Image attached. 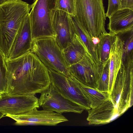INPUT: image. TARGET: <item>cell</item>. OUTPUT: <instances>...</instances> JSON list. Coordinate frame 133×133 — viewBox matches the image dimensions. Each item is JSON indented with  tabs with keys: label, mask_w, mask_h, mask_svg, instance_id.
<instances>
[{
	"label": "cell",
	"mask_w": 133,
	"mask_h": 133,
	"mask_svg": "<svg viewBox=\"0 0 133 133\" xmlns=\"http://www.w3.org/2000/svg\"><path fill=\"white\" fill-rule=\"evenodd\" d=\"M56 9L75 16L76 14V0H57Z\"/></svg>",
	"instance_id": "cell-24"
},
{
	"label": "cell",
	"mask_w": 133,
	"mask_h": 133,
	"mask_svg": "<svg viewBox=\"0 0 133 133\" xmlns=\"http://www.w3.org/2000/svg\"><path fill=\"white\" fill-rule=\"evenodd\" d=\"M52 22L55 39L63 50L71 43L75 33L71 16L65 12L56 10L52 14Z\"/></svg>",
	"instance_id": "cell-12"
},
{
	"label": "cell",
	"mask_w": 133,
	"mask_h": 133,
	"mask_svg": "<svg viewBox=\"0 0 133 133\" xmlns=\"http://www.w3.org/2000/svg\"><path fill=\"white\" fill-rule=\"evenodd\" d=\"M92 41L93 43L95 45H97L99 41V39L98 37H92Z\"/></svg>",
	"instance_id": "cell-27"
},
{
	"label": "cell",
	"mask_w": 133,
	"mask_h": 133,
	"mask_svg": "<svg viewBox=\"0 0 133 133\" xmlns=\"http://www.w3.org/2000/svg\"><path fill=\"white\" fill-rule=\"evenodd\" d=\"M38 102L43 109L61 114L72 112L81 114L82 108L61 94L51 84L41 93Z\"/></svg>",
	"instance_id": "cell-8"
},
{
	"label": "cell",
	"mask_w": 133,
	"mask_h": 133,
	"mask_svg": "<svg viewBox=\"0 0 133 133\" xmlns=\"http://www.w3.org/2000/svg\"><path fill=\"white\" fill-rule=\"evenodd\" d=\"M76 4L75 17L91 37L107 32L103 0H76Z\"/></svg>",
	"instance_id": "cell-2"
},
{
	"label": "cell",
	"mask_w": 133,
	"mask_h": 133,
	"mask_svg": "<svg viewBox=\"0 0 133 133\" xmlns=\"http://www.w3.org/2000/svg\"><path fill=\"white\" fill-rule=\"evenodd\" d=\"M116 35L124 42L122 61L133 59V29Z\"/></svg>",
	"instance_id": "cell-21"
},
{
	"label": "cell",
	"mask_w": 133,
	"mask_h": 133,
	"mask_svg": "<svg viewBox=\"0 0 133 133\" xmlns=\"http://www.w3.org/2000/svg\"><path fill=\"white\" fill-rule=\"evenodd\" d=\"M109 18L108 28L110 32L116 35L133 29V10L120 9Z\"/></svg>",
	"instance_id": "cell-15"
},
{
	"label": "cell",
	"mask_w": 133,
	"mask_h": 133,
	"mask_svg": "<svg viewBox=\"0 0 133 133\" xmlns=\"http://www.w3.org/2000/svg\"><path fill=\"white\" fill-rule=\"evenodd\" d=\"M110 98L120 115L133 104V59L122 61Z\"/></svg>",
	"instance_id": "cell-4"
},
{
	"label": "cell",
	"mask_w": 133,
	"mask_h": 133,
	"mask_svg": "<svg viewBox=\"0 0 133 133\" xmlns=\"http://www.w3.org/2000/svg\"><path fill=\"white\" fill-rule=\"evenodd\" d=\"M4 116H5V115L3 113L0 112V120Z\"/></svg>",
	"instance_id": "cell-28"
},
{
	"label": "cell",
	"mask_w": 133,
	"mask_h": 133,
	"mask_svg": "<svg viewBox=\"0 0 133 133\" xmlns=\"http://www.w3.org/2000/svg\"><path fill=\"white\" fill-rule=\"evenodd\" d=\"M123 41L116 35L115 40L111 46L109 56V94L112 91L121 68L123 56Z\"/></svg>",
	"instance_id": "cell-16"
},
{
	"label": "cell",
	"mask_w": 133,
	"mask_h": 133,
	"mask_svg": "<svg viewBox=\"0 0 133 133\" xmlns=\"http://www.w3.org/2000/svg\"><path fill=\"white\" fill-rule=\"evenodd\" d=\"M62 51L68 66L79 62L86 53L88 52L81 39L75 33L71 42Z\"/></svg>",
	"instance_id": "cell-17"
},
{
	"label": "cell",
	"mask_w": 133,
	"mask_h": 133,
	"mask_svg": "<svg viewBox=\"0 0 133 133\" xmlns=\"http://www.w3.org/2000/svg\"><path fill=\"white\" fill-rule=\"evenodd\" d=\"M8 0H0V5L5 2Z\"/></svg>",
	"instance_id": "cell-29"
},
{
	"label": "cell",
	"mask_w": 133,
	"mask_h": 133,
	"mask_svg": "<svg viewBox=\"0 0 133 133\" xmlns=\"http://www.w3.org/2000/svg\"><path fill=\"white\" fill-rule=\"evenodd\" d=\"M31 9L22 0H8L0 5V33L7 37L15 35Z\"/></svg>",
	"instance_id": "cell-6"
},
{
	"label": "cell",
	"mask_w": 133,
	"mask_h": 133,
	"mask_svg": "<svg viewBox=\"0 0 133 133\" xmlns=\"http://www.w3.org/2000/svg\"><path fill=\"white\" fill-rule=\"evenodd\" d=\"M30 52L48 70L67 77L71 76L62 50L58 45L55 38L46 37L34 39Z\"/></svg>",
	"instance_id": "cell-3"
},
{
	"label": "cell",
	"mask_w": 133,
	"mask_h": 133,
	"mask_svg": "<svg viewBox=\"0 0 133 133\" xmlns=\"http://www.w3.org/2000/svg\"><path fill=\"white\" fill-rule=\"evenodd\" d=\"M109 59L99 66L100 77L97 88L98 90L108 93L109 82Z\"/></svg>",
	"instance_id": "cell-22"
},
{
	"label": "cell",
	"mask_w": 133,
	"mask_h": 133,
	"mask_svg": "<svg viewBox=\"0 0 133 133\" xmlns=\"http://www.w3.org/2000/svg\"><path fill=\"white\" fill-rule=\"evenodd\" d=\"M79 82L83 92L89 101L91 108L97 106L110 99L108 92L99 91L96 88L88 86Z\"/></svg>",
	"instance_id": "cell-20"
},
{
	"label": "cell",
	"mask_w": 133,
	"mask_h": 133,
	"mask_svg": "<svg viewBox=\"0 0 133 133\" xmlns=\"http://www.w3.org/2000/svg\"><path fill=\"white\" fill-rule=\"evenodd\" d=\"M5 61L7 80L5 94L35 95L41 93L50 84L48 69L31 52Z\"/></svg>",
	"instance_id": "cell-1"
},
{
	"label": "cell",
	"mask_w": 133,
	"mask_h": 133,
	"mask_svg": "<svg viewBox=\"0 0 133 133\" xmlns=\"http://www.w3.org/2000/svg\"><path fill=\"white\" fill-rule=\"evenodd\" d=\"M70 75L78 82L88 86L97 88L100 77L99 67L88 52L78 62L69 66Z\"/></svg>",
	"instance_id": "cell-10"
},
{
	"label": "cell",
	"mask_w": 133,
	"mask_h": 133,
	"mask_svg": "<svg viewBox=\"0 0 133 133\" xmlns=\"http://www.w3.org/2000/svg\"><path fill=\"white\" fill-rule=\"evenodd\" d=\"M116 35L109 32L101 34L98 37L99 41L96 45V48L100 65L109 59L111 46Z\"/></svg>",
	"instance_id": "cell-19"
},
{
	"label": "cell",
	"mask_w": 133,
	"mask_h": 133,
	"mask_svg": "<svg viewBox=\"0 0 133 133\" xmlns=\"http://www.w3.org/2000/svg\"><path fill=\"white\" fill-rule=\"evenodd\" d=\"M48 71L51 84L61 94L84 110L91 109L89 100L75 78L71 75L68 77L51 70Z\"/></svg>",
	"instance_id": "cell-7"
},
{
	"label": "cell",
	"mask_w": 133,
	"mask_h": 133,
	"mask_svg": "<svg viewBox=\"0 0 133 133\" xmlns=\"http://www.w3.org/2000/svg\"><path fill=\"white\" fill-rule=\"evenodd\" d=\"M2 95L1 93H0V99L2 98Z\"/></svg>",
	"instance_id": "cell-30"
},
{
	"label": "cell",
	"mask_w": 133,
	"mask_h": 133,
	"mask_svg": "<svg viewBox=\"0 0 133 133\" xmlns=\"http://www.w3.org/2000/svg\"><path fill=\"white\" fill-rule=\"evenodd\" d=\"M35 95H2L0 99V112L5 116L25 113L39 107Z\"/></svg>",
	"instance_id": "cell-11"
},
{
	"label": "cell",
	"mask_w": 133,
	"mask_h": 133,
	"mask_svg": "<svg viewBox=\"0 0 133 133\" xmlns=\"http://www.w3.org/2000/svg\"><path fill=\"white\" fill-rule=\"evenodd\" d=\"M7 70L3 55L0 51V93L6 94L7 87Z\"/></svg>",
	"instance_id": "cell-23"
},
{
	"label": "cell",
	"mask_w": 133,
	"mask_h": 133,
	"mask_svg": "<svg viewBox=\"0 0 133 133\" xmlns=\"http://www.w3.org/2000/svg\"><path fill=\"white\" fill-rule=\"evenodd\" d=\"M120 0H108V4L106 17L109 18L119 9H121Z\"/></svg>",
	"instance_id": "cell-25"
},
{
	"label": "cell",
	"mask_w": 133,
	"mask_h": 133,
	"mask_svg": "<svg viewBox=\"0 0 133 133\" xmlns=\"http://www.w3.org/2000/svg\"><path fill=\"white\" fill-rule=\"evenodd\" d=\"M5 116L15 121V124L17 125L55 126L68 121L61 114L44 109L38 110L37 108L25 113L16 115L7 114Z\"/></svg>",
	"instance_id": "cell-9"
},
{
	"label": "cell",
	"mask_w": 133,
	"mask_h": 133,
	"mask_svg": "<svg viewBox=\"0 0 133 133\" xmlns=\"http://www.w3.org/2000/svg\"><path fill=\"white\" fill-rule=\"evenodd\" d=\"M87 120L90 125L109 123L120 116L118 110L110 98L97 106L88 110Z\"/></svg>",
	"instance_id": "cell-14"
},
{
	"label": "cell",
	"mask_w": 133,
	"mask_h": 133,
	"mask_svg": "<svg viewBox=\"0 0 133 133\" xmlns=\"http://www.w3.org/2000/svg\"><path fill=\"white\" fill-rule=\"evenodd\" d=\"M121 8H129L133 10V0H120Z\"/></svg>",
	"instance_id": "cell-26"
},
{
	"label": "cell",
	"mask_w": 133,
	"mask_h": 133,
	"mask_svg": "<svg viewBox=\"0 0 133 133\" xmlns=\"http://www.w3.org/2000/svg\"><path fill=\"white\" fill-rule=\"evenodd\" d=\"M33 41L29 14L18 30L8 58H16L30 52Z\"/></svg>",
	"instance_id": "cell-13"
},
{
	"label": "cell",
	"mask_w": 133,
	"mask_h": 133,
	"mask_svg": "<svg viewBox=\"0 0 133 133\" xmlns=\"http://www.w3.org/2000/svg\"><path fill=\"white\" fill-rule=\"evenodd\" d=\"M70 16L75 33L79 37L84 44L95 63L99 67L100 64L97 55L96 45L93 43L92 37L75 17Z\"/></svg>",
	"instance_id": "cell-18"
},
{
	"label": "cell",
	"mask_w": 133,
	"mask_h": 133,
	"mask_svg": "<svg viewBox=\"0 0 133 133\" xmlns=\"http://www.w3.org/2000/svg\"><path fill=\"white\" fill-rule=\"evenodd\" d=\"M57 0H35L31 5L29 16L33 40L46 37L55 38L52 17L56 10Z\"/></svg>",
	"instance_id": "cell-5"
}]
</instances>
